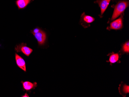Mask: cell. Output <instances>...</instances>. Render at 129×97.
I'll list each match as a JSON object with an SVG mask.
<instances>
[{"instance_id": "obj_1", "label": "cell", "mask_w": 129, "mask_h": 97, "mask_svg": "<svg viewBox=\"0 0 129 97\" xmlns=\"http://www.w3.org/2000/svg\"><path fill=\"white\" fill-rule=\"evenodd\" d=\"M128 0H122L119 1L116 5H114L113 13L111 21H113L124 12L125 9L129 6Z\"/></svg>"}, {"instance_id": "obj_2", "label": "cell", "mask_w": 129, "mask_h": 97, "mask_svg": "<svg viewBox=\"0 0 129 97\" xmlns=\"http://www.w3.org/2000/svg\"><path fill=\"white\" fill-rule=\"evenodd\" d=\"M95 21V18L91 16L85 15V13L82 14L80 18V24L84 28L90 26V24Z\"/></svg>"}, {"instance_id": "obj_3", "label": "cell", "mask_w": 129, "mask_h": 97, "mask_svg": "<svg viewBox=\"0 0 129 97\" xmlns=\"http://www.w3.org/2000/svg\"><path fill=\"white\" fill-rule=\"evenodd\" d=\"M15 50L17 52H22L27 56H29L33 51V49L27 47V44L24 43L17 45L15 47Z\"/></svg>"}, {"instance_id": "obj_4", "label": "cell", "mask_w": 129, "mask_h": 97, "mask_svg": "<svg viewBox=\"0 0 129 97\" xmlns=\"http://www.w3.org/2000/svg\"><path fill=\"white\" fill-rule=\"evenodd\" d=\"M114 21L111 22L110 26L108 27V29L120 30L123 27V16L120 17L119 18L115 19Z\"/></svg>"}, {"instance_id": "obj_5", "label": "cell", "mask_w": 129, "mask_h": 97, "mask_svg": "<svg viewBox=\"0 0 129 97\" xmlns=\"http://www.w3.org/2000/svg\"><path fill=\"white\" fill-rule=\"evenodd\" d=\"M33 35L37 40L39 46L43 45L45 43L46 40V35L44 31L40 29L38 32L33 34Z\"/></svg>"}, {"instance_id": "obj_6", "label": "cell", "mask_w": 129, "mask_h": 97, "mask_svg": "<svg viewBox=\"0 0 129 97\" xmlns=\"http://www.w3.org/2000/svg\"><path fill=\"white\" fill-rule=\"evenodd\" d=\"M111 0H97L94 3L98 4L101 10V16H102L107 9Z\"/></svg>"}, {"instance_id": "obj_7", "label": "cell", "mask_w": 129, "mask_h": 97, "mask_svg": "<svg viewBox=\"0 0 129 97\" xmlns=\"http://www.w3.org/2000/svg\"><path fill=\"white\" fill-rule=\"evenodd\" d=\"M15 59L17 66L21 69L24 71L25 72H26V62L24 59L17 53H15Z\"/></svg>"}, {"instance_id": "obj_8", "label": "cell", "mask_w": 129, "mask_h": 97, "mask_svg": "<svg viewBox=\"0 0 129 97\" xmlns=\"http://www.w3.org/2000/svg\"><path fill=\"white\" fill-rule=\"evenodd\" d=\"M21 83L22 84L23 86V89L24 91L26 90V91H28L31 92L32 90L35 89L36 87L37 86V83L36 82L32 83L29 81L23 82L21 81Z\"/></svg>"}, {"instance_id": "obj_9", "label": "cell", "mask_w": 129, "mask_h": 97, "mask_svg": "<svg viewBox=\"0 0 129 97\" xmlns=\"http://www.w3.org/2000/svg\"><path fill=\"white\" fill-rule=\"evenodd\" d=\"M33 1L34 0H17L16 3L19 9H24Z\"/></svg>"}, {"instance_id": "obj_10", "label": "cell", "mask_w": 129, "mask_h": 97, "mask_svg": "<svg viewBox=\"0 0 129 97\" xmlns=\"http://www.w3.org/2000/svg\"><path fill=\"white\" fill-rule=\"evenodd\" d=\"M119 93L123 97H125L127 94L129 93V85H127L125 84H121L119 87Z\"/></svg>"}, {"instance_id": "obj_11", "label": "cell", "mask_w": 129, "mask_h": 97, "mask_svg": "<svg viewBox=\"0 0 129 97\" xmlns=\"http://www.w3.org/2000/svg\"><path fill=\"white\" fill-rule=\"evenodd\" d=\"M119 56L118 53H112L109 57V61L111 64L115 63L118 61L119 59Z\"/></svg>"}, {"instance_id": "obj_12", "label": "cell", "mask_w": 129, "mask_h": 97, "mask_svg": "<svg viewBox=\"0 0 129 97\" xmlns=\"http://www.w3.org/2000/svg\"><path fill=\"white\" fill-rule=\"evenodd\" d=\"M121 52L123 53H129V41H127L124 43L122 47Z\"/></svg>"}, {"instance_id": "obj_13", "label": "cell", "mask_w": 129, "mask_h": 97, "mask_svg": "<svg viewBox=\"0 0 129 97\" xmlns=\"http://www.w3.org/2000/svg\"><path fill=\"white\" fill-rule=\"evenodd\" d=\"M22 97H29V96L28 95V94L27 93H25V94L24 95H22Z\"/></svg>"}]
</instances>
